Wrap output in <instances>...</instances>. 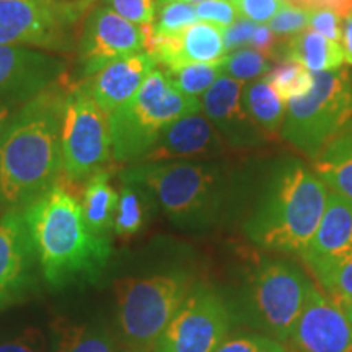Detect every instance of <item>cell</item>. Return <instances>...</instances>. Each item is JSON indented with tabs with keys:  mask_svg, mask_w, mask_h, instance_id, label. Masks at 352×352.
<instances>
[{
	"mask_svg": "<svg viewBox=\"0 0 352 352\" xmlns=\"http://www.w3.org/2000/svg\"><path fill=\"white\" fill-rule=\"evenodd\" d=\"M310 279L297 266L264 261L250 277V310L267 336L287 342L305 303Z\"/></svg>",
	"mask_w": 352,
	"mask_h": 352,
	"instance_id": "10",
	"label": "cell"
},
{
	"mask_svg": "<svg viewBox=\"0 0 352 352\" xmlns=\"http://www.w3.org/2000/svg\"><path fill=\"white\" fill-rule=\"evenodd\" d=\"M308 26L316 33L323 34L324 38L331 39L341 44L342 38V16L336 12L328 10V8H320V10H310V20Z\"/></svg>",
	"mask_w": 352,
	"mask_h": 352,
	"instance_id": "36",
	"label": "cell"
},
{
	"mask_svg": "<svg viewBox=\"0 0 352 352\" xmlns=\"http://www.w3.org/2000/svg\"><path fill=\"white\" fill-rule=\"evenodd\" d=\"M220 76L235 78L240 82L258 80L259 77L266 76L271 70L270 60L261 52L253 47H240L232 52H227L219 60Z\"/></svg>",
	"mask_w": 352,
	"mask_h": 352,
	"instance_id": "28",
	"label": "cell"
},
{
	"mask_svg": "<svg viewBox=\"0 0 352 352\" xmlns=\"http://www.w3.org/2000/svg\"><path fill=\"white\" fill-rule=\"evenodd\" d=\"M289 342L296 352H352V320L310 280Z\"/></svg>",
	"mask_w": 352,
	"mask_h": 352,
	"instance_id": "13",
	"label": "cell"
},
{
	"mask_svg": "<svg viewBox=\"0 0 352 352\" xmlns=\"http://www.w3.org/2000/svg\"><path fill=\"white\" fill-rule=\"evenodd\" d=\"M344 310H346V314L349 315V316H351V320H352V307H349V308H344Z\"/></svg>",
	"mask_w": 352,
	"mask_h": 352,
	"instance_id": "45",
	"label": "cell"
},
{
	"mask_svg": "<svg viewBox=\"0 0 352 352\" xmlns=\"http://www.w3.org/2000/svg\"><path fill=\"white\" fill-rule=\"evenodd\" d=\"M162 69V67H160ZM178 90L189 96L199 98L220 77L217 63H188L162 69Z\"/></svg>",
	"mask_w": 352,
	"mask_h": 352,
	"instance_id": "27",
	"label": "cell"
},
{
	"mask_svg": "<svg viewBox=\"0 0 352 352\" xmlns=\"http://www.w3.org/2000/svg\"><path fill=\"white\" fill-rule=\"evenodd\" d=\"M328 192L314 171L300 162H287L246 220V236L267 252L302 256L318 230Z\"/></svg>",
	"mask_w": 352,
	"mask_h": 352,
	"instance_id": "3",
	"label": "cell"
},
{
	"mask_svg": "<svg viewBox=\"0 0 352 352\" xmlns=\"http://www.w3.org/2000/svg\"><path fill=\"white\" fill-rule=\"evenodd\" d=\"M120 192L111 183V175L100 170L85 182L82 192V209L88 227L98 235H107L113 228Z\"/></svg>",
	"mask_w": 352,
	"mask_h": 352,
	"instance_id": "23",
	"label": "cell"
},
{
	"mask_svg": "<svg viewBox=\"0 0 352 352\" xmlns=\"http://www.w3.org/2000/svg\"><path fill=\"white\" fill-rule=\"evenodd\" d=\"M69 87L52 83L13 113L0 135V206L23 210L63 175L60 124Z\"/></svg>",
	"mask_w": 352,
	"mask_h": 352,
	"instance_id": "1",
	"label": "cell"
},
{
	"mask_svg": "<svg viewBox=\"0 0 352 352\" xmlns=\"http://www.w3.org/2000/svg\"><path fill=\"white\" fill-rule=\"evenodd\" d=\"M157 67L155 60L142 51L104 65L94 77L83 82L95 103L109 114L138 94L148 74Z\"/></svg>",
	"mask_w": 352,
	"mask_h": 352,
	"instance_id": "18",
	"label": "cell"
},
{
	"mask_svg": "<svg viewBox=\"0 0 352 352\" xmlns=\"http://www.w3.org/2000/svg\"><path fill=\"white\" fill-rule=\"evenodd\" d=\"M196 21V8L192 3L168 2L155 6L152 28L158 34H175L195 25Z\"/></svg>",
	"mask_w": 352,
	"mask_h": 352,
	"instance_id": "30",
	"label": "cell"
},
{
	"mask_svg": "<svg viewBox=\"0 0 352 352\" xmlns=\"http://www.w3.org/2000/svg\"><path fill=\"white\" fill-rule=\"evenodd\" d=\"M120 178L144 186L171 222L184 228L212 226L228 192L226 170L215 162L134 164L122 170Z\"/></svg>",
	"mask_w": 352,
	"mask_h": 352,
	"instance_id": "4",
	"label": "cell"
},
{
	"mask_svg": "<svg viewBox=\"0 0 352 352\" xmlns=\"http://www.w3.org/2000/svg\"><path fill=\"white\" fill-rule=\"evenodd\" d=\"M250 43H252L253 50L261 52L263 56H274L276 34L271 32L267 25H256V30H254L253 38Z\"/></svg>",
	"mask_w": 352,
	"mask_h": 352,
	"instance_id": "40",
	"label": "cell"
},
{
	"mask_svg": "<svg viewBox=\"0 0 352 352\" xmlns=\"http://www.w3.org/2000/svg\"><path fill=\"white\" fill-rule=\"evenodd\" d=\"M95 2V0H80V6L83 7V10H88V7H90L91 6V3H94Z\"/></svg>",
	"mask_w": 352,
	"mask_h": 352,
	"instance_id": "44",
	"label": "cell"
},
{
	"mask_svg": "<svg viewBox=\"0 0 352 352\" xmlns=\"http://www.w3.org/2000/svg\"><path fill=\"white\" fill-rule=\"evenodd\" d=\"M195 8L197 20L208 21V23L219 26L222 30L228 28L240 19L235 6L227 0H202V2L196 3Z\"/></svg>",
	"mask_w": 352,
	"mask_h": 352,
	"instance_id": "33",
	"label": "cell"
},
{
	"mask_svg": "<svg viewBox=\"0 0 352 352\" xmlns=\"http://www.w3.org/2000/svg\"><path fill=\"white\" fill-rule=\"evenodd\" d=\"M168 2H184V3H192V6H196V3L202 2V0H155V6H160V3H168Z\"/></svg>",
	"mask_w": 352,
	"mask_h": 352,
	"instance_id": "43",
	"label": "cell"
},
{
	"mask_svg": "<svg viewBox=\"0 0 352 352\" xmlns=\"http://www.w3.org/2000/svg\"><path fill=\"white\" fill-rule=\"evenodd\" d=\"M54 352H118V347L104 328L60 321L56 327Z\"/></svg>",
	"mask_w": 352,
	"mask_h": 352,
	"instance_id": "26",
	"label": "cell"
},
{
	"mask_svg": "<svg viewBox=\"0 0 352 352\" xmlns=\"http://www.w3.org/2000/svg\"><path fill=\"white\" fill-rule=\"evenodd\" d=\"M243 87V82L220 76L201 100L206 118L232 148L258 147L267 140L241 103Z\"/></svg>",
	"mask_w": 352,
	"mask_h": 352,
	"instance_id": "17",
	"label": "cell"
},
{
	"mask_svg": "<svg viewBox=\"0 0 352 352\" xmlns=\"http://www.w3.org/2000/svg\"><path fill=\"white\" fill-rule=\"evenodd\" d=\"M349 122L352 83L347 72H316L310 91L287 101L280 135L303 155L315 158Z\"/></svg>",
	"mask_w": 352,
	"mask_h": 352,
	"instance_id": "6",
	"label": "cell"
},
{
	"mask_svg": "<svg viewBox=\"0 0 352 352\" xmlns=\"http://www.w3.org/2000/svg\"><path fill=\"white\" fill-rule=\"evenodd\" d=\"M241 103L254 124L263 131L267 139H274L277 134H280L285 116V104L276 88L266 78H258L250 85L243 87Z\"/></svg>",
	"mask_w": 352,
	"mask_h": 352,
	"instance_id": "24",
	"label": "cell"
},
{
	"mask_svg": "<svg viewBox=\"0 0 352 352\" xmlns=\"http://www.w3.org/2000/svg\"><path fill=\"white\" fill-rule=\"evenodd\" d=\"M120 199L114 214L113 230L120 239L138 235L147 223L151 212V192L144 186L132 182H121Z\"/></svg>",
	"mask_w": 352,
	"mask_h": 352,
	"instance_id": "25",
	"label": "cell"
},
{
	"mask_svg": "<svg viewBox=\"0 0 352 352\" xmlns=\"http://www.w3.org/2000/svg\"><path fill=\"white\" fill-rule=\"evenodd\" d=\"M83 13L67 0H0V46L70 51Z\"/></svg>",
	"mask_w": 352,
	"mask_h": 352,
	"instance_id": "9",
	"label": "cell"
},
{
	"mask_svg": "<svg viewBox=\"0 0 352 352\" xmlns=\"http://www.w3.org/2000/svg\"><path fill=\"white\" fill-rule=\"evenodd\" d=\"M277 54L283 59L296 60L302 64L311 74L341 69L344 63L341 44L324 38L323 34L316 33L314 30H305V32L290 36Z\"/></svg>",
	"mask_w": 352,
	"mask_h": 352,
	"instance_id": "21",
	"label": "cell"
},
{
	"mask_svg": "<svg viewBox=\"0 0 352 352\" xmlns=\"http://www.w3.org/2000/svg\"><path fill=\"white\" fill-rule=\"evenodd\" d=\"M327 296L342 308L352 307V250L328 256H303Z\"/></svg>",
	"mask_w": 352,
	"mask_h": 352,
	"instance_id": "22",
	"label": "cell"
},
{
	"mask_svg": "<svg viewBox=\"0 0 352 352\" xmlns=\"http://www.w3.org/2000/svg\"><path fill=\"white\" fill-rule=\"evenodd\" d=\"M0 352H46V338L41 329L28 328L12 340L0 342Z\"/></svg>",
	"mask_w": 352,
	"mask_h": 352,
	"instance_id": "37",
	"label": "cell"
},
{
	"mask_svg": "<svg viewBox=\"0 0 352 352\" xmlns=\"http://www.w3.org/2000/svg\"><path fill=\"white\" fill-rule=\"evenodd\" d=\"M352 250V201L328 192L318 230L303 256H328Z\"/></svg>",
	"mask_w": 352,
	"mask_h": 352,
	"instance_id": "19",
	"label": "cell"
},
{
	"mask_svg": "<svg viewBox=\"0 0 352 352\" xmlns=\"http://www.w3.org/2000/svg\"><path fill=\"white\" fill-rule=\"evenodd\" d=\"M230 311L208 285H195L160 334L153 352H214L230 331Z\"/></svg>",
	"mask_w": 352,
	"mask_h": 352,
	"instance_id": "11",
	"label": "cell"
},
{
	"mask_svg": "<svg viewBox=\"0 0 352 352\" xmlns=\"http://www.w3.org/2000/svg\"><path fill=\"white\" fill-rule=\"evenodd\" d=\"M227 2H235V0H227Z\"/></svg>",
	"mask_w": 352,
	"mask_h": 352,
	"instance_id": "46",
	"label": "cell"
},
{
	"mask_svg": "<svg viewBox=\"0 0 352 352\" xmlns=\"http://www.w3.org/2000/svg\"><path fill=\"white\" fill-rule=\"evenodd\" d=\"M63 175L72 183L87 182L111 158L108 113L91 98L85 82L69 87L60 124Z\"/></svg>",
	"mask_w": 352,
	"mask_h": 352,
	"instance_id": "8",
	"label": "cell"
},
{
	"mask_svg": "<svg viewBox=\"0 0 352 352\" xmlns=\"http://www.w3.org/2000/svg\"><path fill=\"white\" fill-rule=\"evenodd\" d=\"M65 64L47 52L0 46V108H16L64 78Z\"/></svg>",
	"mask_w": 352,
	"mask_h": 352,
	"instance_id": "14",
	"label": "cell"
},
{
	"mask_svg": "<svg viewBox=\"0 0 352 352\" xmlns=\"http://www.w3.org/2000/svg\"><path fill=\"white\" fill-rule=\"evenodd\" d=\"M342 54H344V63L352 65V13L346 16L344 25H342V38H341Z\"/></svg>",
	"mask_w": 352,
	"mask_h": 352,
	"instance_id": "41",
	"label": "cell"
},
{
	"mask_svg": "<svg viewBox=\"0 0 352 352\" xmlns=\"http://www.w3.org/2000/svg\"><path fill=\"white\" fill-rule=\"evenodd\" d=\"M230 145L201 113H192L168 124L139 164L173 160H212L230 151Z\"/></svg>",
	"mask_w": 352,
	"mask_h": 352,
	"instance_id": "16",
	"label": "cell"
},
{
	"mask_svg": "<svg viewBox=\"0 0 352 352\" xmlns=\"http://www.w3.org/2000/svg\"><path fill=\"white\" fill-rule=\"evenodd\" d=\"M39 270L54 289L95 283L111 256V241L88 227L82 197L63 175L23 209Z\"/></svg>",
	"mask_w": 352,
	"mask_h": 352,
	"instance_id": "2",
	"label": "cell"
},
{
	"mask_svg": "<svg viewBox=\"0 0 352 352\" xmlns=\"http://www.w3.org/2000/svg\"><path fill=\"white\" fill-rule=\"evenodd\" d=\"M192 287V277L183 271L118 280V323L127 344L138 351L153 349Z\"/></svg>",
	"mask_w": 352,
	"mask_h": 352,
	"instance_id": "7",
	"label": "cell"
},
{
	"mask_svg": "<svg viewBox=\"0 0 352 352\" xmlns=\"http://www.w3.org/2000/svg\"><path fill=\"white\" fill-rule=\"evenodd\" d=\"M201 111L199 98L178 90L160 67L153 69L138 94L108 114L111 157L118 164H139L166 126Z\"/></svg>",
	"mask_w": 352,
	"mask_h": 352,
	"instance_id": "5",
	"label": "cell"
},
{
	"mask_svg": "<svg viewBox=\"0 0 352 352\" xmlns=\"http://www.w3.org/2000/svg\"><path fill=\"white\" fill-rule=\"evenodd\" d=\"M308 20H310V10L305 8L294 7L290 3L280 8L272 19L267 21V26L276 36H294L305 32L308 26Z\"/></svg>",
	"mask_w": 352,
	"mask_h": 352,
	"instance_id": "32",
	"label": "cell"
},
{
	"mask_svg": "<svg viewBox=\"0 0 352 352\" xmlns=\"http://www.w3.org/2000/svg\"><path fill=\"white\" fill-rule=\"evenodd\" d=\"M285 2L294 7L305 8V10L328 8V10L336 12L342 19H346L352 13V0H285Z\"/></svg>",
	"mask_w": 352,
	"mask_h": 352,
	"instance_id": "39",
	"label": "cell"
},
{
	"mask_svg": "<svg viewBox=\"0 0 352 352\" xmlns=\"http://www.w3.org/2000/svg\"><path fill=\"white\" fill-rule=\"evenodd\" d=\"M38 266L23 210H7L0 217V310L28 294Z\"/></svg>",
	"mask_w": 352,
	"mask_h": 352,
	"instance_id": "15",
	"label": "cell"
},
{
	"mask_svg": "<svg viewBox=\"0 0 352 352\" xmlns=\"http://www.w3.org/2000/svg\"><path fill=\"white\" fill-rule=\"evenodd\" d=\"M214 352H289L284 342L258 333H239L227 336Z\"/></svg>",
	"mask_w": 352,
	"mask_h": 352,
	"instance_id": "31",
	"label": "cell"
},
{
	"mask_svg": "<svg viewBox=\"0 0 352 352\" xmlns=\"http://www.w3.org/2000/svg\"><path fill=\"white\" fill-rule=\"evenodd\" d=\"M254 30H256V23L239 19L235 23L223 30V44H226V52H232L235 50L243 47L246 43L252 41Z\"/></svg>",
	"mask_w": 352,
	"mask_h": 352,
	"instance_id": "38",
	"label": "cell"
},
{
	"mask_svg": "<svg viewBox=\"0 0 352 352\" xmlns=\"http://www.w3.org/2000/svg\"><path fill=\"white\" fill-rule=\"evenodd\" d=\"M232 3L239 12L240 19L261 25L267 23L287 2L285 0H235Z\"/></svg>",
	"mask_w": 352,
	"mask_h": 352,
	"instance_id": "34",
	"label": "cell"
},
{
	"mask_svg": "<svg viewBox=\"0 0 352 352\" xmlns=\"http://www.w3.org/2000/svg\"><path fill=\"white\" fill-rule=\"evenodd\" d=\"M15 111H16L15 108H0V135H2V132L6 131L8 121H10V118L13 116V113Z\"/></svg>",
	"mask_w": 352,
	"mask_h": 352,
	"instance_id": "42",
	"label": "cell"
},
{
	"mask_svg": "<svg viewBox=\"0 0 352 352\" xmlns=\"http://www.w3.org/2000/svg\"><path fill=\"white\" fill-rule=\"evenodd\" d=\"M108 7L138 25H151L155 15V0H107Z\"/></svg>",
	"mask_w": 352,
	"mask_h": 352,
	"instance_id": "35",
	"label": "cell"
},
{
	"mask_svg": "<svg viewBox=\"0 0 352 352\" xmlns=\"http://www.w3.org/2000/svg\"><path fill=\"white\" fill-rule=\"evenodd\" d=\"M264 78L276 88L284 101L308 94L314 85V74L302 64L289 59H283V63L271 67Z\"/></svg>",
	"mask_w": 352,
	"mask_h": 352,
	"instance_id": "29",
	"label": "cell"
},
{
	"mask_svg": "<svg viewBox=\"0 0 352 352\" xmlns=\"http://www.w3.org/2000/svg\"><path fill=\"white\" fill-rule=\"evenodd\" d=\"M314 173L329 191L352 201V122L314 158Z\"/></svg>",
	"mask_w": 352,
	"mask_h": 352,
	"instance_id": "20",
	"label": "cell"
},
{
	"mask_svg": "<svg viewBox=\"0 0 352 352\" xmlns=\"http://www.w3.org/2000/svg\"><path fill=\"white\" fill-rule=\"evenodd\" d=\"M145 50V25L132 23L109 7H96L87 16L78 43L83 80L104 65Z\"/></svg>",
	"mask_w": 352,
	"mask_h": 352,
	"instance_id": "12",
	"label": "cell"
}]
</instances>
